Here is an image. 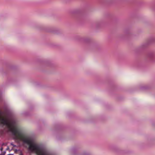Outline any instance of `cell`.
Returning a JSON list of instances; mask_svg holds the SVG:
<instances>
[{
  "instance_id": "6da1fadb",
  "label": "cell",
  "mask_w": 155,
  "mask_h": 155,
  "mask_svg": "<svg viewBox=\"0 0 155 155\" xmlns=\"http://www.w3.org/2000/svg\"><path fill=\"white\" fill-rule=\"evenodd\" d=\"M1 153L2 155H22L19 148L12 144H8L3 147Z\"/></svg>"
}]
</instances>
